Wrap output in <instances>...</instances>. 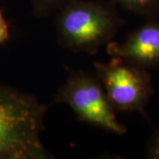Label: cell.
<instances>
[{"instance_id": "cell-1", "label": "cell", "mask_w": 159, "mask_h": 159, "mask_svg": "<svg viewBox=\"0 0 159 159\" xmlns=\"http://www.w3.org/2000/svg\"><path fill=\"white\" fill-rule=\"evenodd\" d=\"M47 106L31 94L0 85V152L4 159H51L42 134Z\"/></svg>"}, {"instance_id": "cell-2", "label": "cell", "mask_w": 159, "mask_h": 159, "mask_svg": "<svg viewBox=\"0 0 159 159\" xmlns=\"http://www.w3.org/2000/svg\"><path fill=\"white\" fill-rule=\"evenodd\" d=\"M53 15L58 44L88 55L97 54L125 24L112 2L69 0Z\"/></svg>"}, {"instance_id": "cell-3", "label": "cell", "mask_w": 159, "mask_h": 159, "mask_svg": "<svg viewBox=\"0 0 159 159\" xmlns=\"http://www.w3.org/2000/svg\"><path fill=\"white\" fill-rule=\"evenodd\" d=\"M54 102L67 105L80 121L89 125L119 136L127 132L96 74L67 68V77L57 89Z\"/></svg>"}, {"instance_id": "cell-4", "label": "cell", "mask_w": 159, "mask_h": 159, "mask_svg": "<svg viewBox=\"0 0 159 159\" xmlns=\"http://www.w3.org/2000/svg\"><path fill=\"white\" fill-rule=\"evenodd\" d=\"M94 67L116 111L147 117L146 107L155 93L149 70L117 57L107 63L96 61Z\"/></svg>"}, {"instance_id": "cell-5", "label": "cell", "mask_w": 159, "mask_h": 159, "mask_svg": "<svg viewBox=\"0 0 159 159\" xmlns=\"http://www.w3.org/2000/svg\"><path fill=\"white\" fill-rule=\"evenodd\" d=\"M106 50L111 57H121L148 70L159 68V20H146L124 41L109 43Z\"/></svg>"}, {"instance_id": "cell-6", "label": "cell", "mask_w": 159, "mask_h": 159, "mask_svg": "<svg viewBox=\"0 0 159 159\" xmlns=\"http://www.w3.org/2000/svg\"><path fill=\"white\" fill-rule=\"evenodd\" d=\"M111 2L146 20L157 19L159 15V0H111Z\"/></svg>"}, {"instance_id": "cell-7", "label": "cell", "mask_w": 159, "mask_h": 159, "mask_svg": "<svg viewBox=\"0 0 159 159\" xmlns=\"http://www.w3.org/2000/svg\"><path fill=\"white\" fill-rule=\"evenodd\" d=\"M69 0H31L33 13L37 18H47L54 14Z\"/></svg>"}, {"instance_id": "cell-8", "label": "cell", "mask_w": 159, "mask_h": 159, "mask_svg": "<svg viewBox=\"0 0 159 159\" xmlns=\"http://www.w3.org/2000/svg\"><path fill=\"white\" fill-rule=\"evenodd\" d=\"M147 157L150 159H159V129L154 131L148 138L146 146Z\"/></svg>"}, {"instance_id": "cell-9", "label": "cell", "mask_w": 159, "mask_h": 159, "mask_svg": "<svg viewBox=\"0 0 159 159\" xmlns=\"http://www.w3.org/2000/svg\"><path fill=\"white\" fill-rule=\"evenodd\" d=\"M10 38V28L8 22L0 9V45L6 43Z\"/></svg>"}, {"instance_id": "cell-10", "label": "cell", "mask_w": 159, "mask_h": 159, "mask_svg": "<svg viewBox=\"0 0 159 159\" xmlns=\"http://www.w3.org/2000/svg\"><path fill=\"white\" fill-rule=\"evenodd\" d=\"M0 159H4V157H3V156H2L1 152H0Z\"/></svg>"}]
</instances>
